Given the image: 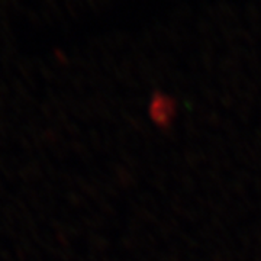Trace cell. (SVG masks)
<instances>
[{
    "mask_svg": "<svg viewBox=\"0 0 261 261\" xmlns=\"http://www.w3.org/2000/svg\"><path fill=\"white\" fill-rule=\"evenodd\" d=\"M174 103L168 97H155L151 103V116L159 125H167L174 115Z\"/></svg>",
    "mask_w": 261,
    "mask_h": 261,
    "instance_id": "obj_1",
    "label": "cell"
}]
</instances>
